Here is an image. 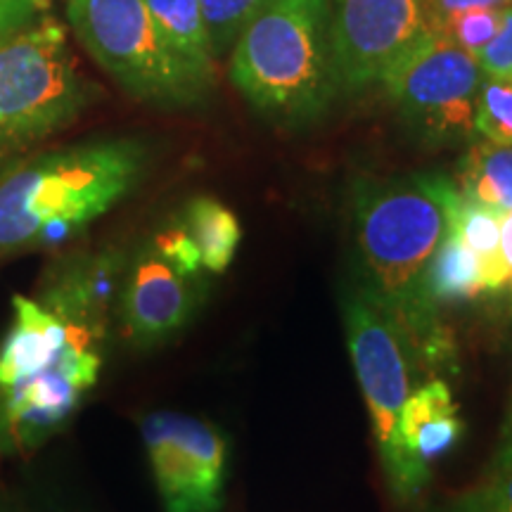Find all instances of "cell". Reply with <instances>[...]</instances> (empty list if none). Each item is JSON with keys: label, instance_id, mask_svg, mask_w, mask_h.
Listing matches in <instances>:
<instances>
[{"label": "cell", "instance_id": "19", "mask_svg": "<svg viewBox=\"0 0 512 512\" xmlns=\"http://www.w3.org/2000/svg\"><path fill=\"white\" fill-rule=\"evenodd\" d=\"M475 136L512 145V79L482 76L475 100Z\"/></svg>", "mask_w": 512, "mask_h": 512}, {"label": "cell", "instance_id": "29", "mask_svg": "<svg viewBox=\"0 0 512 512\" xmlns=\"http://www.w3.org/2000/svg\"><path fill=\"white\" fill-rule=\"evenodd\" d=\"M31 3H34V5H36V10L41 12L43 8H48V5H50V0H31Z\"/></svg>", "mask_w": 512, "mask_h": 512}, {"label": "cell", "instance_id": "22", "mask_svg": "<svg viewBox=\"0 0 512 512\" xmlns=\"http://www.w3.org/2000/svg\"><path fill=\"white\" fill-rule=\"evenodd\" d=\"M444 512H512V451L501 458L494 475L453 498Z\"/></svg>", "mask_w": 512, "mask_h": 512}, {"label": "cell", "instance_id": "3", "mask_svg": "<svg viewBox=\"0 0 512 512\" xmlns=\"http://www.w3.org/2000/svg\"><path fill=\"white\" fill-rule=\"evenodd\" d=\"M230 50L235 88L273 124L309 126L342 95L330 0H268Z\"/></svg>", "mask_w": 512, "mask_h": 512}, {"label": "cell", "instance_id": "18", "mask_svg": "<svg viewBox=\"0 0 512 512\" xmlns=\"http://www.w3.org/2000/svg\"><path fill=\"white\" fill-rule=\"evenodd\" d=\"M458 188L498 211L512 209V145L470 143L460 164Z\"/></svg>", "mask_w": 512, "mask_h": 512}, {"label": "cell", "instance_id": "8", "mask_svg": "<svg viewBox=\"0 0 512 512\" xmlns=\"http://www.w3.org/2000/svg\"><path fill=\"white\" fill-rule=\"evenodd\" d=\"M330 31L344 95L382 83L434 27L425 0H330Z\"/></svg>", "mask_w": 512, "mask_h": 512}, {"label": "cell", "instance_id": "12", "mask_svg": "<svg viewBox=\"0 0 512 512\" xmlns=\"http://www.w3.org/2000/svg\"><path fill=\"white\" fill-rule=\"evenodd\" d=\"M124 273V254L114 249L74 256L48 273L36 299L69 323L105 337L107 313L124 283Z\"/></svg>", "mask_w": 512, "mask_h": 512}, {"label": "cell", "instance_id": "11", "mask_svg": "<svg viewBox=\"0 0 512 512\" xmlns=\"http://www.w3.org/2000/svg\"><path fill=\"white\" fill-rule=\"evenodd\" d=\"M202 302L200 275L181 273L147 242L126 264L119 290L121 328L133 347H159L188 328Z\"/></svg>", "mask_w": 512, "mask_h": 512}, {"label": "cell", "instance_id": "17", "mask_svg": "<svg viewBox=\"0 0 512 512\" xmlns=\"http://www.w3.org/2000/svg\"><path fill=\"white\" fill-rule=\"evenodd\" d=\"M425 280L434 304L470 302L486 292L475 252L448 228L444 240L434 249Z\"/></svg>", "mask_w": 512, "mask_h": 512}, {"label": "cell", "instance_id": "4", "mask_svg": "<svg viewBox=\"0 0 512 512\" xmlns=\"http://www.w3.org/2000/svg\"><path fill=\"white\" fill-rule=\"evenodd\" d=\"M67 19L86 53L136 100L185 110L214 91L166 43L145 0H67Z\"/></svg>", "mask_w": 512, "mask_h": 512}, {"label": "cell", "instance_id": "16", "mask_svg": "<svg viewBox=\"0 0 512 512\" xmlns=\"http://www.w3.org/2000/svg\"><path fill=\"white\" fill-rule=\"evenodd\" d=\"M181 223L200 249L204 271L223 273L233 264L242 228L238 216L226 204L214 197H195L185 204Z\"/></svg>", "mask_w": 512, "mask_h": 512}, {"label": "cell", "instance_id": "28", "mask_svg": "<svg viewBox=\"0 0 512 512\" xmlns=\"http://www.w3.org/2000/svg\"><path fill=\"white\" fill-rule=\"evenodd\" d=\"M0 512H24L22 508H19V503L12 498L8 491L0 486Z\"/></svg>", "mask_w": 512, "mask_h": 512}, {"label": "cell", "instance_id": "7", "mask_svg": "<svg viewBox=\"0 0 512 512\" xmlns=\"http://www.w3.org/2000/svg\"><path fill=\"white\" fill-rule=\"evenodd\" d=\"M482 76L475 57L432 34L380 86L422 145L451 147L475 143V100Z\"/></svg>", "mask_w": 512, "mask_h": 512}, {"label": "cell", "instance_id": "26", "mask_svg": "<svg viewBox=\"0 0 512 512\" xmlns=\"http://www.w3.org/2000/svg\"><path fill=\"white\" fill-rule=\"evenodd\" d=\"M38 10L31 0H0V41L24 29Z\"/></svg>", "mask_w": 512, "mask_h": 512}, {"label": "cell", "instance_id": "6", "mask_svg": "<svg viewBox=\"0 0 512 512\" xmlns=\"http://www.w3.org/2000/svg\"><path fill=\"white\" fill-rule=\"evenodd\" d=\"M344 323L358 384L373 415L375 444L389 489L399 501H411L430 482V467L420 465L401 439V408L411 394L406 344L368 294H351L344 302Z\"/></svg>", "mask_w": 512, "mask_h": 512}, {"label": "cell", "instance_id": "13", "mask_svg": "<svg viewBox=\"0 0 512 512\" xmlns=\"http://www.w3.org/2000/svg\"><path fill=\"white\" fill-rule=\"evenodd\" d=\"M401 439L420 465L430 467L463 437V420L446 382L432 380L408 394L401 408Z\"/></svg>", "mask_w": 512, "mask_h": 512}, {"label": "cell", "instance_id": "27", "mask_svg": "<svg viewBox=\"0 0 512 512\" xmlns=\"http://www.w3.org/2000/svg\"><path fill=\"white\" fill-rule=\"evenodd\" d=\"M501 254L512 273V209L501 214Z\"/></svg>", "mask_w": 512, "mask_h": 512}, {"label": "cell", "instance_id": "1", "mask_svg": "<svg viewBox=\"0 0 512 512\" xmlns=\"http://www.w3.org/2000/svg\"><path fill=\"white\" fill-rule=\"evenodd\" d=\"M444 174L361 178L351 192L366 294L396 325L406 349L430 368L453 356V342L427 292V266L446 235Z\"/></svg>", "mask_w": 512, "mask_h": 512}, {"label": "cell", "instance_id": "14", "mask_svg": "<svg viewBox=\"0 0 512 512\" xmlns=\"http://www.w3.org/2000/svg\"><path fill=\"white\" fill-rule=\"evenodd\" d=\"M446 209V228L456 233L467 247L475 252L482 266L484 290L496 294L503 292L512 280V273L501 254V214L489 204L465 195L456 181L444 178L441 185Z\"/></svg>", "mask_w": 512, "mask_h": 512}, {"label": "cell", "instance_id": "9", "mask_svg": "<svg viewBox=\"0 0 512 512\" xmlns=\"http://www.w3.org/2000/svg\"><path fill=\"white\" fill-rule=\"evenodd\" d=\"M140 432L166 512H219L226 437L209 422L174 411L145 415Z\"/></svg>", "mask_w": 512, "mask_h": 512}, {"label": "cell", "instance_id": "21", "mask_svg": "<svg viewBox=\"0 0 512 512\" xmlns=\"http://www.w3.org/2000/svg\"><path fill=\"white\" fill-rule=\"evenodd\" d=\"M505 8H472L448 17L434 34H441L477 60V55L494 41L501 29Z\"/></svg>", "mask_w": 512, "mask_h": 512}, {"label": "cell", "instance_id": "10", "mask_svg": "<svg viewBox=\"0 0 512 512\" xmlns=\"http://www.w3.org/2000/svg\"><path fill=\"white\" fill-rule=\"evenodd\" d=\"M100 347L76 344L55 366L0 392V456L34 451L60 432L98 384Z\"/></svg>", "mask_w": 512, "mask_h": 512}, {"label": "cell", "instance_id": "24", "mask_svg": "<svg viewBox=\"0 0 512 512\" xmlns=\"http://www.w3.org/2000/svg\"><path fill=\"white\" fill-rule=\"evenodd\" d=\"M477 64L484 76L512 79V5L503 10L501 29L494 41L477 55Z\"/></svg>", "mask_w": 512, "mask_h": 512}, {"label": "cell", "instance_id": "20", "mask_svg": "<svg viewBox=\"0 0 512 512\" xmlns=\"http://www.w3.org/2000/svg\"><path fill=\"white\" fill-rule=\"evenodd\" d=\"M268 0H200L204 27L216 57L235 46L242 29Z\"/></svg>", "mask_w": 512, "mask_h": 512}, {"label": "cell", "instance_id": "15", "mask_svg": "<svg viewBox=\"0 0 512 512\" xmlns=\"http://www.w3.org/2000/svg\"><path fill=\"white\" fill-rule=\"evenodd\" d=\"M145 5L166 43L197 74L216 83V53L204 27L200 0H145Z\"/></svg>", "mask_w": 512, "mask_h": 512}, {"label": "cell", "instance_id": "23", "mask_svg": "<svg viewBox=\"0 0 512 512\" xmlns=\"http://www.w3.org/2000/svg\"><path fill=\"white\" fill-rule=\"evenodd\" d=\"M150 242L157 247V252L162 254L171 266H176L181 273L200 275V268H202L200 249H197L195 240L190 238V233L185 230L181 219L159 230Z\"/></svg>", "mask_w": 512, "mask_h": 512}, {"label": "cell", "instance_id": "5", "mask_svg": "<svg viewBox=\"0 0 512 512\" xmlns=\"http://www.w3.org/2000/svg\"><path fill=\"white\" fill-rule=\"evenodd\" d=\"M95 88L76 67L62 24L46 19L0 41V162L74 124Z\"/></svg>", "mask_w": 512, "mask_h": 512}, {"label": "cell", "instance_id": "25", "mask_svg": "<svg viewBox=\"0 0 512 512\" xmlns=\"http://www.w3.org/2000/svg\"><path fill=\"white\" fill-rule=\"evenodd\" d=\"M427 10H430L432 27L437 31L448 17L458 15V12L472 8H508L512 0H425Z\"/></svg>", "mask_w": 512, "mask_h": 512}, {"label": "cell", "instance_id": "2", "mask_svg": "<svg viewBox=\"0 0 512 512\" xmlns=\"http://www.w3.org/2000/svg\"><path fill=\"white\" fill-rule=\"evenodd\" d=\"M147 147L91 140L22 159L0 174V254L60 247L140 183Z\"/></svg>", "mask_w": 512, "mask_h": 512}]
</instances>
